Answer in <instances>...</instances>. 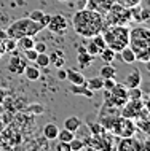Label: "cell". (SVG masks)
I'll return each instance as SVG.
<instances>
[{
  "mask_svg": "<svg viewBox=\"0 0 150 151\" xmlns=\"http://www.w3.org/2000/svg\"><path fill=\"white\" fill-rule=\"evenodd\" d=\"M93 59H94V56L88 54V52H86V48H85V46H78V56H77V62H78L80 68L90 67V65L93 64Z\"/></svg>",
  "mask_w": 150,
  "mask_h": 151,
  "instance_id": "11",
  "label": "cell"
},
{
  "mask_svg": "<svg viewBox=\"0 0 150 151\" xmlns=\"http://www.w3.org/2000/svg\"><path fill=\"white\" fill-rule=\"evenodd\" d=\"M50 56V65H54L56 68H61L64 64H66V58L61 51H53V52H48Z\"/></svg>",
  "mask_w": 150,
  "mask_h": 151,
  "instance_id": "17",
  "label": "cell"
},
{
  "mask_svg": "<svg viewBox=\"0 0 150 151\" xmlns=\"http://www.w3.org/2000/svg\"><path fill=\"white\" fill-rule=\"evenodd\" d=\"M85 48H86V52H88V54H91V56H99V52H101L99 46L93 42L91 38L86 42V46H85Z\"/></svg>",
  "mask_w": 150,
  "mask_h": 151,
  "instance_id": "31",
  "label": "cell"
},
{
  "mask_svg": "<svg viewBox=\"0 0 150 151\" xmlns=\"http://www.w3.org/2000/svg\"><path fill=\"white\" fill-rule=\"evenodd\" d=\"M66 73H67L66 80L70 81V84H86V78H85V75L82 72L69 68V70H66Z\"/></svg>",
  "mask_w": 150,
  "mask_h": 151,
  "instance_id": "13",
  "label": "cell"
},
{
  "mask_svg": "<svg viewBox=\"0 0 150 151\" xmlns=\"http://www.w3.org/2000/svg\"><path fill=\"white\" fill-rule=\"evenodd\" d=\"M104 21L105 26H126L131 22V13H129V8H125L118 5V3L113 2L110 8L104 13Z\"/></svg>",
  "mask_w": 150,
  "mask_h": 151,
  "instance_id": "5",
  "label": "cell"
},
{
  "mask_svg": "<svg viewBox=\"0 0 150 151\" xmlns=\"http://www.w3.org/2000/svg\"><path fill=\"white\" fill-rule=\"evenodd\" d=\"M27 65V59L22 56H13L8 62V72L13 73V75H22L24 68Z\"/></svg>",
  "mask_w": 150,
  "mask_h": 151,
  "instance_id": "10",
  "label": "cell"
},
{
  "mask_svg": "<svg viewBox=\"0 0 150 151\" xmlns=\"http://www.w3.org/2000/svg\"><path fill=\"white\" fill-rule=\"evenodd\" d=\"M72 24H74V30L78 35L85 38H91L96 34H101L105 29V21L104 16L99 11H94L91 8H80L75 11L72 16Z\"/></svg>",
  "mask_w": 150,
  "mask_h": 151,
  "instance_id": "1",
  "label": "cell"
},
{
  "mask_svg": "<svg viewBox=\"0 0 150 151\" xmlns=\"http://www.w3.org/2000/svg\"><path fill=\"white\" fill-rule=\"evenodd\" d=\"M99 76H102V78H115L117 76V68L113 67L112 64H105V65L101 67Z\"/></svg>",
  "mask_w": 150,
  "mask_h": 151,
  "instance_id": "23",
  "label": "cell"
},
{
  "mask_svg": "<svg viewBox=\"0 0 150 151\" xmlns=\"http://www.w3.org/2000/svg\"><path fill=\"white\" fill-rule=\"evenodd\" d=\"M110 50L120 52L125 46L129 45V27L128 26H105V29L101 32Z\"/></svg>",
  "mask_w": 150,
  "mask_h": 151,
  "instance_id": "3",
  "label": "cell"
},
{
  "mask_svg": "<svg viewBox=\"0 0 150 151\" xmlns=\"http://www.w3.org/2000/svg\"><path fill=\"white\" fill-rule=\"evenodd\" d=\"M112 132L118 137H133L136 132V126H134V121L129 119V118H123V116H118L113 124V129Z\"/></svg>",
  "mask_w": 150,
  "mask_h": 151,
  "instance_id": "6",
  "label": "cell"
},
{
  "mask_svg": "<svg viewBox=\"0 0 150 151\" xmlns=\"http://www.w3.org/2000/svg\"><path fill=\"white\" fill-rule=\"evenodd\" d=\"M99 56H101V59H102L105 64H110V62H113V59H115L117 52L113 51V50H110L109 46H105L104 50L99 52Z\"/></svg>",
  "mask_w": 150,
  "mask_h": 151,
  "instance_id": "26",
  "label": "cell"
},
{
  "mask_svg": "<svg viewBox=\"0 0 150 151\" xmlns=\"http://www.w3.org/2000/svg\"><path fill=\"white\" fill-rule=\"evenodd\" d=\"M149 18H150L149 8H144V6H142V10H141V22H147Z\"/></svg>",
  "mask_w": 150,
  "mask_h": 151,
  "instance_id": "40",
  "label": "cell"
},
{
  "mask_svg": "<svg viewBox=\"0 0 150 151\" xmlns=\"http://www.w3.org/2000/svg\"><path fill=\"white\" fill-rule=\"evenodd\" d=\"M75 137V132H72V130H69V129H66L64 127L62 130H59L58 132V138H56V140H61V142H70L72 138Z\"/></svg>",
  "mask_w": 150,
  "mask_h": 151,
  "instance_id": "29",
  "label": "cell"
},
{
  "mask_svg": "<svg viewBox=\"0 0 150 151\" xmlns=\"http://www.w3.org/2000/svg\"><path fill=\"white\" fill-rule=\"evenodd\" d=\"M34 43H35V40H34V37H30V35L21 37V38H18V40H16V45H18V50H22V51H26V50H30V48H34Z\"/></svg>",
  "mask_w": 150,
  "mask_h": 151,
  "instance_id": "20",
  "label": "cell"
},
{
  "mask_svg": "<svg viewBox=\"0 0 150 151\" xmlns=\"http://www.w3.org/2000/svg\"><path fill=\"white\" fill-rule=\"evenodd\" d=\"M115 78H104L102 81V89H107V91H110V89L115 86Z\"/></svg>",
  "mask_w": 150,
  "mask_h": 151,
  "instance_id": "37",
  "label": "cell"
},
{
  "mask_svg": "<svg viewBox=\"0 0 150 151\" xmlns=\"http://www.w3.org/2000/svg\"><path fill=\"white\" fill-rule=\"evenodd\" d=\"M142 89L141 86L136 88H128V100H136V99H142Z\"/></svg>",
  "mask_w": 150,
  "mask_h": 151,
  "instance_id": "30",
  "label": "cell"
},
{
  "mask_svg": "<svg viewBox=\"0 0 150 151\" xmlns=\"http://www.w3.org/2000/svg\"><path fill=\"white\" fill-rule=\"evenodd\" d=\"M7 38H8L7 30H2V29H0V42H3V40H7Z\"/></svg>",
  "mask_w": 150,
  "mask_h": 151,
  "instance_id": "43",
  "label": "cell"
},
{
  "mask_svg": "<svg viewBox=\"0 0 150 151\" xmlns=\"http://www.w3.org/2000/svg\"><path fill=\"white\" fill-rule=\"evenodd\" d=\"M22 73L26 75V78L29 81H37L40 78V70L35 65H26V68H24Z\"/></svg>",
  "mask_w": 150,
  "mask_h": 151,
  "instance_id": "22",
  "label": "cell"
},
{
  "mask_svg": "<svg viewBox=\"0 0 150 151\" xmlns=\"http://www.w3.org/2000/svg\"><path fill=\"white\" fill-rule=\"evenodd\" d=\"M117 148H118V151H142L144 145L133 137H123L120 143L117 145Z\"/></svg>",
  "mask_w": 150,
  "mask_h": 151,
  "instance_id": "9",
  "label": "cell"
},
{
  "mask_svg": "<svg viewBox=\"0 0 150 151\" xmlns=\"http://www.w3.org/2000/svg\"><path fill=\"white\" fill-rule=\"evenodd\" d=\"M50 19H51V16L45 13V14L42 16V19H40V24H42L43 27H46V26H48V22H50Z\"/></svg>",
  "mask_w": 150,
  "mask_h": 151,
  "instance_id": "41",
  "label": "cell"
},
{
  "mask_svg": "<svg viewBox=\"0 0 150 151\" xmlns=\"http://www.w3.org/2000/svg\"><path fill=\"white\" fill-rule=\"evenodd\" d=\"M54 148H56V151H70V146H69L67 142H61V140H58Z\"/></svg>",
  "mask_w": 150,
  "mask_h": 151,
  "instance_id": "39",
  "label": "cell"
},
{
  "mask_svg": "<svg viewBox=\"0 0 150 151\" xmlns=\"http://www.w3.org/2000/svg\"><path fill=\"white\" fill-rule=\"evenodd\" d=\"M2 46L5 52H13L18 50V45H16V38H11V37H8L7 40H3L2 42Z\"/></svg>",
  "mask_w": 150,
  "mask_h": 151,
  "instance_id": "28",
  "label": "cell"
},
{
  "mask_svg": "<svg viewBox=\"0 0 150 151\" xmlns=\"http://www.w3.org/2000/svg\"><path fill=\"white\" fill-rule=\"evenodd\" d=\"M58 2H67V0H58Z\"/></svg>",
  "mask_w": 150,
  "mask_h": 151,
  "instance_id": "46",
  "label": "cell"
},
{
  "mask_svg": "<svg viewBox=\"0 0 150 151\" xmlns=\"http://www.w3.org/2000/svg\"><path fill=\"white\" fill-rule=\"evenodd\" d=\"M48 30L53 32V34H58V35H64L67 32V27H69V22L67 19L64 18L62 14H54L51 16L50 22H48Z\"/></svg>",
  "mask_w": 150,
  "mask_h": 151,
  "instance_id": "8",
  "label": "cell"
},
{
  "mask_svg": "<svg viewBox=\"0 0 150 151\" xmlns=\"http://www.w3.org/2000/svg\"><path fill=\"white\" fill-rule=\"evenodd\" d=\"M69 146H70V151H80V150L85 148L82 138H77V137H74L70 142H69Z\"/></svg>",
  "mask_w": 150,
  "mask_h": 151,
  "instance_id": "32",
  "label": "cell"
},
{
  "mask_svg": "<svg viewBox=\"0 0 150 151\" xmlns=\"http://www.w3.org/2000/svg\"><path fill=\"white\" fill-rule=\"evenodd\" d=\"M129 48L134 51L136 60L149 62L150 59V30L144 26L129 29Z\"/></svg>",
  "mask_w": 150,
  "mask_h": 151,
  "instance_id": "2",
  "label": "cell"
},
{
  "mask_svg": "<svg viewBox=\"0 0 150 151\" xmlns=\"http://www.w3.org/2000/svg\"><path fill=\"white\" fill-rule=\"evenodd\" d=\"M66 75H67V73H66V70H64L62 67L58 68V75H56V76H58V80H61V81L66 80Z\"/></svg>",
  "mask_w": 150,
  "mask_h": 151,
  "instance_id": "42",
  "label": "cell"
},
{
  "mask_svg": "<svg viewBox=\"0 0 150 151\" xmlns=\"http://www.w3.org/2000/svg\"><path fill=\"white\" fill-rule=\"evenodd\" d=\"M35 64H37V67L46 68L48 65H50V56H48V51L46 52H38L37 58H35Z\"/></svg>",
  "mask_w": 150,
  "mask_h": 151,
  "instance_id": "27",
  "label": "cell"
},
{
  "mask_svg": "<svg viewBox=\"0 0 150 151\" xmlns=\"http://www.w3.org/2000/svg\"><path fill=\"white\" fill-rule=\"evenodd\" d=\"M43 138L45 140H56L58 138V132H59V127L54 124V122H48V124L43 126Z\"/></svg>",
  "mask_w": 150,
  "mask_h": 151,
  "instance_id": "15",
  "label": "cell"
},
{
  "mask_svg": "<svg viewBox=\"0 0 150 151\" xmlns=\"http://www.w3.org/2000/svg\"><path fill=\"white\" fill-rule=\"evenodd\" d=\"M102 81H104L102 76H93V78L86 80V86L90 88L93 92H96V91H102Z\"/></svg>",
  "mask_w": 150,
  "mask_h": 151,
  "instance_id": "24",
  "label": "cell"
},
{
  "mask_svg": "<svg viewBox=\"0 0 150 151\" xmlns=\"http://www.w3.org/2000/svg\"><path fill=\"white\" fill-rule=\"evenodd\" d=\"M34 50L37 52H46L48 46H46V43H43V42H35L34 43Z\"/></svg>",
  "mask_w": 150,
  "mask_h": 151,
  "instance_id": "38",
  "label": "cell"
},
{
  "mask_svg": "<svg viewBox=\"0 0 150 151\" xmlns=\"http://www.w3.org/2000/svg\"><path fill=\"white\" fill-rule=\"evenodd\" d=\"M109 92H110V96H113V97H118V99L128 100V88H125V84L115 83V86H113Z\"/></svg>",
  "mask_w": 150,
  "mask_h": 151,
  "instance_id": "18",
  "label": "cell"
},
{
  "mask_svg": "<svg viewBox=\"0 0 150 151\" xmlns=\"http://www.w3.org/2000/svg\"><path fill=\"white\" fill-rule=\"evenodd\" d=\"M90 130H91V135H96V134H102L104 127L101 122H93V124H90Z\"/></svg>",
  "mask_w": 150,
  "mask_h": 151,
  "instance_id": "35",
  "label": "cell"
},
{
  "mask_svg": "<svg viewBox=\"0 0 150 151\" xmlns=\"http://www.w3.org/2000/svg\"><path fill=\"white\" fill-rule=\"evenodd\" d=\"M82 126H83L82 119L77 118V116H70V118H67V119L64 121V127L69 129V130H72V132H77Z\"/></svg>",
  "mask_w": 150,
  "mask_h": 151,
  "instance_id": "21",
  "label": "cell"
},
{
  "mask_svg": "<svg viewBox=\"0 0 150 151\" xmlns=\"http://www.w3.org/2000/svg\"><path fill=\"white\" fill-rule=\"evenodd\" d=\"M141 2H142V0H115V3H118V5L125 6V8H131L134 5H139Z\"/></svg>",
  "mask_w": 150,
  "mask_h": 151,
  "instance_id": "33",
  "label": "cell"
},
{
  "mask_svg": "<svg viewBox=\"0 0 150 151\" xmlns=\"http://www.w3.org/2000/svg\"><path fill=\"white\" fill-rule=\"evenodd\" d=\"M43 14H45V11H42V10H32L27 18H30L32 21H35V22H40V19H42Z\"/></svg>",
  "mask_w": 150,
  "mask_h": 151,
  "instance_id": "34",
  "label": "cell"
},
{
  "mask_svg": "<svg viewBox=\"0 0 150 151\" xmlns=\"http://www.w3.org/2000/svg\"><path fill=\"white\" fill-rule=\"evenodd\" d=\"M5 54V50H3V46H2V42H0V58Z\"/></svg>",
  "mask_w": 150,
  "mask_h": 151,
  "instance_id": "45",
  "label": "cell"
},
{
  "mask_svg": "<svg viewBox=\"0 0 150 151\" xmlns=\"http://www.w3.org/2000/svg\"><path fill=\"white\" fill-rule=\"evenodd\" d=\"M120 58H121V60H123L125 64H128V65L136 62V54H134V51H133L129 46H125L123 50L120 51Z\"/></svg>",
  "mask_w": 150,
  "mask_h": 151,
  "instance_id": "19",
  "label": "cell"
},
{
  "mask_svg": "<svg viewBox=\"0 0 150 151\" xmlns=\"http://www.w3.org/2000/svg\"><path fill=\"white\" fill-rule=\"evenodd\" d=\"M113 2H115V0H90V2H88V8H91V10L99 11L101 14H104L105 11L110 8V5Z\"/></svg>",
  "mask_w": 150,
  "mask_h": 151,
  "instance_id": "12",
  "label": "cell"
},
{
  "mask_svg": "<svg viewBox=\"0 0 150 151\" xmlns=\"http://www.w3.org/2000/svg\"><path fill=\"white\" fill-rule=\"evenodd\" d=\"M141 83H142V75H141L139 70H133L128 73L126 80H125V86L126 88H136V86H141Z\"/></svg>",
  "mask_w": 150,
  "mask_h": 151,
  "instance_id": "14",
  "label": "cell"
},
{
  "mask_svg": "<svg viewBox=\"0 0 150 151\" xmlns=\"http://www.w3.org/2000/svg\"><path fill=\"white\" fill-rule=\"evenodd\" d=\"M69 92L72 94H78V96H86V97H93V92L90 88L86 86V84H70V88H69Z\"/></svg>",
  "mask_w": 150,
  "mask_h": 151,
  "instance_id": "16",
  "label": "cell"
},
{
  "mask_svg": "<svg viewBox=\"0 0 150 151\" xmlns=\"http://www.w3.org/2000/svg\"><path fill=\"white\" fill-rule=\"evenodd\" d=\"M134 126H136V129H139V130H142V132L147 135V134L150 132V119L149 118H134Z\"/></svg>",
  "mask_w": 150,
  "mask_h": 151,
  "instance_id": "25",
  "label": "cell"
},
{
  "mask_svg": "<svg viewBox=\"0 0 150 151\" xmlns=\"http://www.w3.org/2000/svg\"><path fill=\"white\" fill-rule=\"evenodd\" d=\"M142 107H145V105H144V100H141V99L126 100V102H125V105L120 108V116L134 119V118L139 115V111H141V108H142Z\"/></svg>",
  "mask_w": 150,
  "mask_h": 151,
  "instance_id": "7",
  "label": "cell"
},
{
  "mask_svg": "<svg viewBox=\"0 0 150 151\" xmlns=\"http://www.w3.org/2000/svg\"><path fill=\"white\" fill-rule=\"evenodd\" d=\"M29 110H32V111H35V110H37V111H43V108L40 107V105H35V107L32 105V107H29Z\"/></svg>",
  "mask_w": 150,
  "mask_h": 151,
  "instance_id": "44",
  "label": "cell"
},
{
  "mask_svg": "<svg viewBox=\"0 0 150 151\" xmlns=\"http://www.w3.org/2000/svg\"><path fill=\"white\" fill-rule=\"evenodd\" d=\"M42 29H45V27L40 22L32 21L30 18H21L18 21H14L13 24H10V27L7 29V34H8V37L18 40V38L26 37V35H30V37L37 35Z\"/></svg>",
  "mask_w": 150,
  "mask_h": 151,
  "instance_id": "4",
  "label": "cell"
},
{
  "mask_svg": "<svg viewBox=\"0 0 150 151\" xmlns=\"http://www.w3.org/2000/svg\"><path fill=\"white\" fill-rule=\"evenodd\" d=\"M38 52L34 50V48H30V50H26L24 51V58H26L29 62H35V58H37Z\"/></svg>",
  "mask_w": 150,
  "mask_h": 151,
  "instance_id": "36",
  "label": "cell"
}]
</instances>
